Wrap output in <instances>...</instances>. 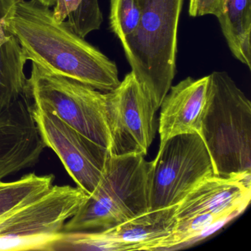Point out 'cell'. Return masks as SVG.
<instances>
[{
    "mask_svg": "<svg viewBox=\"0 0 251 251\" xmlns=\"http://www.w3.org/2000/svg\"><path fill=\"white\" fill-rule=\"evenodd\" d=\"M27 61L47 71L109 92L120 84L117 64L58 22L49 7L20 0L6 21Z\"/></svg>",
    "mask_w": 251,
    "mask_h": 251,
    "instance_id": "6da1fadb",
    "label": "cell"
},
{
    "mask_svg": "<svg viewBox=\"0 0 251 251\" xmlns=\"http://www.w3.org/2000/svg\"><path fill=\"white\" fill-rule=\"evenodd\" d=\"M198 134L220 177L251 173V102L226 72L208 75Z\"/></svg>",
    "mask_w": 251,
    "mask_h": 251,
    "instance_id": "7a4b0ae2",
    "label": "cell"
},
{
    "mask_svg": "<svg viewBox=\"0 0 251 251\" xmlns=\"http://www.w3.org/2000/svg\"><path fill=\"white\" fill-rule=\"evenodd\" d=\"M139 25L121 43L132 73L158 110L176 76L183 0H139Z\"/></svg>",
    "mask_w": 251,
    "mask_h": 251,
    "instance_id": "3957f363",
    "label": "cell"
},
{
    "mask_svg": "<svg viewBox=\"0 0 251 251\" xmlns=\"http://www.w3.org/2000/svg\"><path fill=\"white\" fill-rule=\"evenodd\" d=\"M151 161L142 155H111L95 190L63 232L105 230L150 211Z\"/></svg>",
    "mask_w": 251,
    "mask_h": 251,
    "instance_id": "277c9868",
    "label": "cell"
},
{
    "mask_svg": "<svg viewBox=\"0 0 251 251\" xmlns=\"http://www.w3.org/2000/svg\"><path fill=\"white\" fill-rule=\"evenodd\" d=\"M25 95L33 108L52 113L88 139L111 150L106 92L32 63Z\"/></svg>",
    "mask_w": 251,
    "mask_h": 251,
    "instance_id": "5b68a950",
    "label": "cell"
},
{
    "mask_svg": "<svg viewBox=\"0 0 251 251\" xmlns=\"http://www.w3.org/2000/svg\"><path fill=\"white\" fill-rule=\"evenodd\" d=\"M88 195L79 187L53 185L33 201L0 217V251H50Z\"/></svg>",
    "mask_w": 251,
    "mask_h": 251,
    "instance_id": "8992f818",
    "label": "cell"
},
{
    "mask_svg": "<svg viewBox=\"0 0 251 251\" xmlns=\"http://www.w3.org/2000/svg\"><path fill=\"white\" fill-rule=\"evenodd\" d=\"M208 150L198 133H184L160 145L151 161L150 211L177 205L201 182L214 176Z\"/></svg>",
    "mask_w": 251,
    "mask_h": 251,
    "instance_id": "52a82bcc",
    "label": "cell"
},
{
    "mask_svg": "<svg viewBox=\"0 0 251 251\" xmlns=\"http://www.w3.org/2000/svg\"><path fill=\"white\" fill-rule=\"evenodd\" d=\"M106 98L111 155H146L155 138L158 111L149 94L130 72Z\"/></svg>",
    "mask_w": 251,
    "mask_h": 251,
    "instance_id": "ba28073f",
    "label": "cell"
},
{
    "mask_svg": "<svg viewBox=\"0 0 251 251\" xmlns=\"http://www.w3.org/2000/svg\"><path fill=\"white\" fill-rule=\"evenodd\" d=\"M176 208L148 211L105 230L63 232L50 251H155L176 227Z\"/></svg>",
    "mask_w": 251,
    "mask_h": 251,
    "instance_id": "9c48e42d",
    "label": "cell"
},
{
    "mask_svg": "<svg viewBox=\"0 0 251 251\" xmlns=\"http://www.w3.org/2000/svg\"><path fill=\"white\" fill-rule=\"evenodd\" d=\"M42 142L58 155L77 187L91 195L100 183L111 152L52 113L33 108Z\"/></svg>",
    "mask_w": 251,
    "mask_h": 251,
    "instance_id": "30bf717a",
    "label": "cell"
},
{
    "mask_svg": "<svg viewBox=\"0 0 251 251\" xmlns=\"http://www.w3.org/2000/svg\"><path fill=\"white\" fill-rule=\"evenodd\" d=\"M251 198V173L220 177L201 182L177 205V220L197 214H211L233 220L242 214Z\"/></svg>",
    "mask_w": 251,
    "mask_h": 251,
    "instance_id": "8fae6325",
    "label": "cell"
},
{
    "mask_svg": "<svg viewBox=\"0 0 251 251\" xmlns=\"http://www.w3.org/2000/svg\"><path fill=\"white\" fill-rule=\"evenodd\" d=\"M208 82V75L200 79L189 77L170 87L160 106V145L177 135L199 133Z\"/></svg>",
    "mask_w": 251,
    "mask_h": 251,
    "instance_id": "7c38bea8",
    "label": "cell"
},
{
    "mask_svg": "<svg viewBox=\"0 0 251 251\" xmlns=\"http://www.w3.org/2000/svg\"><path fill=\"white\" fill-rule=\"evenodd\" d=\"M20 0H0V115L25 95L27 59L6 21Z\"/></svg>",
    "mask_w": 251,
    "mask_h": 251,
    "instance_id": "4fadbf2b",
    "label": "cell"
},
{
    "mask_svg": "<svg viewBox=\"0 0 251 251\" xmlns=\"http://www.w3.org/2000/svg\"><path fill=\"white\" fill-rule=\"evenodd\" d=\"M217 19L230 52L251 70V0H224Z\"/></svg>",
    "mask_w": 251,
    "mask_h": 251,
    "instance_id": "5bb4252c",
    "label": "cell"
},
{
    "mask_svg": "<svg viewBox=\"0 0 251 251\" xmlns=\"http://www.w3.org/2000/svg\"><path fill=\"white\" fill-rule=\"evenodd\" d=\"M54 175L29 173L13 181H0V217L36 199L53 186Z\"/></svg>",
    "mask_w": 251,
    "mask_h": 251,
    "instance_id": "9a60e30c",
    "label": "cell"
},
{
    "mask_svg": "<svg viewBox=\"0 0 251 251\" xmlns=\"http://www.w3.org/2000/svg\"><path fill=\"white\" fill-rule=\"evenodd\" d=\"M230 219L211 214H197L177 220L174 230L161 241L155 251L174 250L204 239L230 221Z\"/></svg>",
    "mask_w": 251,
    "mask_h": 251,
    "instance_id": "2e32d148",
    "label": "cell"
},
{
    "mask_svg": "<svg viewBox=\"0 0 251 251\" xmlns=\"http://www.w3.org/2000/svg\"><path fill=\"white\" fill-rule=\"evenodd\" d=\"M142 9L139 0H111L110 27L120 42L137 28Z\"/></svg>",
    "mask_w": 251,
    "mask_h": 251,
    "instance_id": "e0dca14e",
    "label": "cell"
},
{
    "mask_svg": "<svg viewBox=\"0 0 251 251\" xmlns=\"http://www.w3.org/2000/svg\"><path fill=\"white\" fill-rule=\"evenodd\" d=\"M64 22L70 30L83 39L91 32L99 30L102 14L98 0H82L75 11Z\"/></svg>",
    "mask_w": 251,
    "mask_h": 251,
    "instance_id": "ac0fdd59",
    "label": "cell"
},
{
    "mask_svg": "<svg viewBox=\"0 0 251 251\" xmlns=\"http://www.w3.org/2000/svg\"><path fill=\"white\" fill-rule=\"evenodd\" d=\"M224 0H189V14L198 17L213 15L218 17L223 13Z\"/></svg>",
    "mask_w": 251,
    "mask_h": 251,
    "instance_id": "d6986e66",
    "label": "cell"
},
{
    "mask_svg": "<svg viewBox=\"0 0 251 251\" xmlns=\"http://www.w3.org/2000/svg\"><path fill=\"white\" fill-rule=\"evenodd\" d=\"M81 2L82 0H56L52 10L55 20L65 21L67 17L75 11Z\"/></svg>",
    "mask_w": 251,
    "mask_h": 251,
    "instance_id": "ffe728a7",
    "label": "cell"
},
{
    "mask_svg": "<svg viewBox=\"0 0 251 251\" xmlns=\"http://www.w3.org/2000/svg\"><path fill=\"white\" fill-rule=\"evenodd\" d=\"M37 2H40L42 5H45V6L53 7L55 5L56 0H36Z\"/></svg>",
    "mask_w": 251,
    "mask_h": 251,
    "instance_id": "44dd1931",
    "label": "cell"
}]
</instances>
